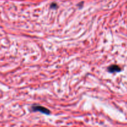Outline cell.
I'll return each mask as SVG.
<instances>
[{
	"instance_id": "obj_1",
	"label": "cell",
	"mask_w": 127,
	"mask_h": 127,
	"mask_svg": "<svg viewBox=\"0 0 127 127\" xmlns=\"http://www.w3.org/2000/svg\"><path fill=\"white\" fill-rule=\"evenodd\" d=\"M31 109L33 112H37L38 111L42 113V114H46V115H49L50 114V110H48L46 107H44L43 106H40V105H33L31 107Z\"/></svg>"
},
{
	"instance_id": "obj_2",
	"label": "cell",
	"mask_w": 127,
	"mask_h": 127,
	"mask_svg": "<svg viewBox=\"0 0 127 127\" xmlns=\"http://www.w3.org/2000/svg\"><path fill=\"white\" fill-rule=\"evenodd\" d=\"M121 68L117 64H113L108 67V71L110 73H115V72H120L121 71Z\"/></svg>"
},
{
	"instance_id": "obj_3",
	"label": "cell",
	"mask_w": 127,
	"mask_h": 127,
	"mask_svg": "<svg viewBox=\"0 0 127 127\" xmlns=\"http://www.w3.org/2000/svg\"><path fill=\"white\" fill-rule=\"evenodd\" d=\"M51 7L53 9H56L57 7V4L56 3H52L51 4Z\"/></svg>"
}]
</instances>
